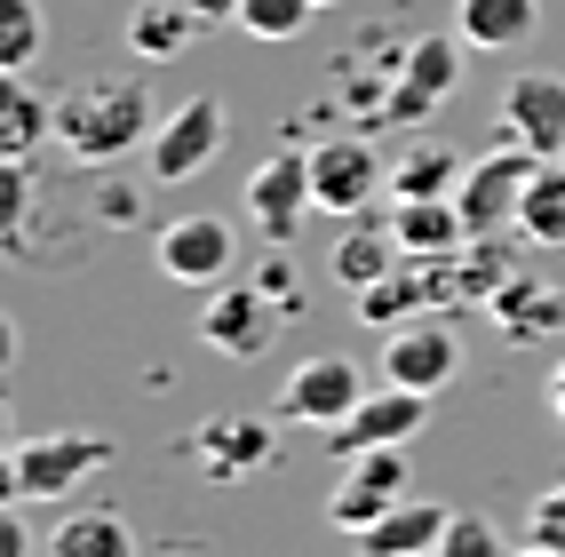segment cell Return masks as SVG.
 <instances>
[{"mask_svg": "<svg viewBox=\"0 0 565 557\" xmlns=\"http://www.w3.org/2000/svg\"><path fill=\"white\" fill-rule=\"evenodd\" d=\"M56 143L72 168H111L152 143V88L136 72H88L56 96Z\"/></svg>", "mask_w": 565, "mask_h": 557, "instance_id": "obj_1", "label": "cell"}, {"mask_svg": "<svg viewBox=\"0 0 565 557\" xmlns=\"http://www.w3.org/2000/svg\"><path fill=\"white\" fill-rule=\"evenodd\" d=\"M462 56H470V49H462V32H455V24H446V32H423V41H406L398 64H391L383 111H391L398 128H423L430 111L462 88Z\"/></svg>", "mask_w": 565, "mask_h": 557, "instance_id": "obj_2", "label": "cell"}, {"mask_svg": "<svg viewBox=\"0 0 565 557\" xmlns=\"http://www.w3.org/2000/svg\"><path fill=\"white\" fill-rule=\"evenodd\" d=\"M534 152H518V143H494V152H478L455 183V207L470 223V239H510L518 232V207H525V183H534Z\"/></svg>", "mask_w": 565, "mask_h": 557, "instance_id": "obj_3", "label": "cell"}, {"mask_svg": "<svg viewBox=\"0 0 565 557\" xmlns=\"http://www.w3.org/2000/svg\"><path fill=\"white\" fill-rule=\"evenodd\" d=\"M446 303H462L455 255H406L391 279H374V287L351 294L359 326H374V334H391V326H406V319H430V311H446Z\"/></svg>", "mask_w": 565, "mask_h": 557, "instance_id": "obj_4", "label": "cell"}, {"mask_svg": "<svg viewBox=\"0 0 565 557\" xmlns=\"http://www.w3.org/2000/svg\"><path fill=\"white\" fill-rule=\"evenodd\" d=\"M279 294L271 287H239V279H223V287H207V311H200V343L215 351V358H263L279 343Z\"/></svg>", "mask_w": 565, "mask_h": 557, "instance_id": "obj_5", "label": "cell"}, {"mask_svg": "<svg viewBox=\"0 0 565 557\" xmlns=\"http://www.w3.org/2000/svg\"><path fill=\"white\" fill-rule=\"evenodd\" d=\"M152 264H160V279H175V287H223L232 279V264H239V232L223 215H175V223H160L152 232Z\"/></svg>", "mask_w": 565, "mask_h": 557, "instance_id": "obj_6", "label": "cell"}, {"mask_svg": "<svg viewBox=\"0 0 565 557\" xmlns=\"http://www.w3.org/2000/svg\"><path fill=\"white\" fill-rule=\"evenodd\" d=\"M383 192H391V160L374 152L366 136L311 143V200H319V215H366Z\"/></svg>", "mask_w": 565, "mask_h": 557, "instance_id": "obj_7", "label": "cell"}, {"mask_svg": "<svg viewBox=\"0 0 565 557\" xmlns=\"http://www.w3.org/2000/svg\"><path fill=\"white\" fill-rule=\"evenodd\" d=\"M104 462H111V438H96V430L17 438V478H24V502H64V494H81Z\"/></svg>", "mask_w": 565, "mask_h": 557, "instance_id": "obj_8", "label": "cell"}, {"mask_svg": "<svg viewBox=\"0 0 565 557\" xmlns=\"http://www.w3.org/2000/svg\"><path fill=\"white\" fill-rule=\"evenodd\" d=\"M303 215H319V200H311V143H287V152H271L247 175V223L271 247H287L295 232H303Z\"/></svg>", "mask_w": 565, "mask_h": 557, "instance_id": "obj_9", "label": "cell"}, {"mask_svg": "<svg viewBox=\"0 0 565 557\" xmlns=\"http://www.w3.org/2000/svg\"><path fill=\"white\" fill-rule=\"evenodd\" d=\"M455 375H462V334L446 326V311H430V319H406V326H391V334H383V383L438 398Z\"/></svg>", "mask_w": 565, "mask_h": 557, "instance_id": "obj_10", "label": "cell"}, {"mask_svg": "<svg viewBox=\"0 0 565 557\" xmlns=\"http://www.w3.org/2000/svg\"><path fill=\"white\" fill-rule=\"evenodd\" d=\"M406 446H374V454H351L343 478H334V494H327V517L343 534H366V526H383V517L406 502Z\"/></svg>", "mask_w": 565, "mask_h": 557, "instance_id": "obj_11", "label": "cell"}, {"mask_svg": "<svg viewBox=\"0 0 565 557\" xmlns=\"http://www.w3.org/2000/svg\"><path fill=\"white\" fill-rule=\"evenodd\" d=\"M215 152H223V104L192 96V104H175L168 120L152 128V143H143V175H152V183H192L200 168H215Z\"/></svg>", "mask_w": 565, "mask_h": 557, "instance_id": "obj_12", "label": "cell"}, {"mask_svg": "<svg viewBox=\"0 0 565 557\" xmlns=\"http://www.w3.org/2000/svg\"><path fill=\"white\" fill-rule=\"evenodd\" d=\"M423 422H430V398H423V390L383 383V390H366L351 415L327 430V446L351 462V454H374V446H414V438H423Z\"/></svg>", "mask_w": 565, "mask_h": 557, "instance_id": "obj_13", "label": "cell"}, {"mask_svg": "<svg viewBox=\"0 0 565 557\" xmlns=\"http://www.w3.org/2000/svg\"><path fill=\"white\" fill-rule=\"evenodd\" d=\"M359 398H366V375H359L351 358H334V351H327V358H303V366H295V375L279 383V415L327 438Z\"/></svg>", "mask_w": 565, "mask_h": 557, "instance_id": "obj_14", "label": "cell"}, {"mask_svg": "<svg viewBox=\"0 0 565 557\" xmlns=\"http://www.w3.org/2000/svg\"><path fill=\"white\" fill-rule=\"evenodd\" d=\"M502 143L534 160H565V72H518L502 96Z\"/></svg>", "mask_w": 565, "mask_h": 557, "instance_id": "obj_15", "label": "cell"}, {"mask_svg": "<svg viewBox=\"0 0 565 557\" xmlns=\"http://www.w3.org/2000/svg\"><path fill=\"white\" fill-rule=\"evenodd\" d=\"M271 454H279V438H271L263 415H215V422L192 430V462L215 478V486H239V478L271 470Z\"/></svg>", "mask_w": 565, "mask_h": 557, "instance_id": "obj_16", "label": "cell"}, {"mask_svg": "<svg viewBox=\"0 0 565 557\" xmlns=\"http://www.w3.org/2000/svg\"><path fill=\"white\" fill-rule=\"evenodd\" d=\"M398 264H406V247H398V232H391V215H351L343 232H334V255H327V271L343 279L351 294L374 287V279H391Z\"/></svg>", "mask_w": 565, "mask_h": 557, "instance_id": "obj_17", "label": "cell"}, {"mask_svg": "<svg viewBox=\"0 0 565 557\" xmlns=\"http://www.w3.org/2000/svg\"><path fill=\"white\" fill-rule=\"evenodd\" d=\"M49 136H56V104L24 88V72H0V168H32Z\"/></svg>", "mask_w": 565, "mask_h": 557, "instance_id": "obj_18", "label": "cell"}, {"mask_svg": "<svg viewBox=\"0 0 565 557\" xmlns=\"http://www.w3.org/2000/svg\"><path fill=\"white\" fill-rule=\"evenodd\" d=\"M446 526H455V510H446V502H398L383 526H366L351 542H359V557H430L446 542Z\"/></svg>", "mask_w": 565, "mask_h": 557, "instance_id": "obj_19", "label": "cell"}, {"mask_svg": "<svg viewBox=\"0 0 565 557\" xmlns=\"http://www.w3.org/2000/svg\"><path fill=\"white\" fill-rule=\"evenodd\" d=\"M534 24H542V0H462V9H455L462 49H486V56L525 49V41H534Z\"/></svg>", "mask_w": 565, "mask_h": 557, "instance_id": "obj_20", "label": "cell"}, {"mask_svg": "<svg viewBox=\"0 0 565 557\" xmlns=\"http://www.w3.org/2000/svg\"><path fill=\"white\" fill-rule=\"evenodd\" d=\"M486 319H494L510 343H550V334L565 326V294H557L550 279H525V271H518L494 303H486Z\"/></svg>", "mask_w": 565, "mask_h": 557, "instance_id": "obj_21", "label": "cell"}, {"mask_svg": "<svg viewBox=\"0 0 565 557\" xmlns=\"http://www.w3.org/2000/svg\"><path fill=\"white\" fill-rule=\"evenodd\" d=\"M391 232L406 255H462L470 247V223L455 200H398L391 207Z\"/></svg>", "mask_w": 565, "mask_h": 557, "instance_id": "obj_22", "label": "cell"}, {"mask_svg": "<svg viewBox=\"0 0 565 557\" xmlns=\"http://www.w3.org/2000/svg\"><path fill=\"white\" fill-rule=\"evenodd\" d=\"M41 557H136V534L120 510H72L64 526H49Z\"/></svg>", "mask_w": 565, "mask_h": 557, "instance_id": "obj_23", "label": "cell"}, {"mask_svg": "<svg viewBox=\"0 0 565 557\" xmlns=\"http://www.w3.org/2000/svg\"><path fill=\"white\" fill-rule=\"evenodd\" d=\"M192 41H200V17L183 9V0H143V9L128 17V49L143 64H175Z\"/></svg>", "mask_w": 565, "mask_h": 557, "instance_id": "obj_24", "label": "cell"}, {"mask_svg": "<svg viewBox=\"0 0 565 557\" xmlns=\"http://www.w3.org/2000/svg\"><path fill=\"white\" fill-rule=\"evenodd\" d=\"M518 239L525 247H565V160H542L518 207Z\"/></svg>", "mask_w": 565, "mask_h": 557, "instance_id": "obj_25", "label": "cell"}, {"mask_svg": "<svg viewBox=\"0 0 565 557\" xmlns=\"http://www.w3.org/2000/svg\"><path fill=\"white\" fill-rule=\"evenodd\" d=\"M455 183H462V152H446V143H414V152L391 160L398 200H455Z\"/></svg>", "mask_w": 565, "mask_h": 557, "instance_id": "obj_26", "label": "cell"}, {"mask_svg": "<svg viewBox=\"0 0 565 557\" xmlns=\"http://www.w3.org/2000/svg\"><path fill=\"white\" fill-rule=\"evenodd\" d=\"M49 49V17L41 0H0V72H32Z\"/></svg>", "mask_w": 565, "mask_h": 557, "instance_id": "obj_27", "label": "cell"}, {"mask_svg": "<svg viewBox=\"0 0 565 557\" xmlns=\"http://www.w3.org/2000/svg\"><path fill=\"white\" fill-rule=\"evenodd\" d=\"M319 17V0H239V32L247 41H303Z\"/></svg>", "mask_w": 565, "mask_h": 557, "instance_id": "obj_28", "label": "cell"}, {"mask_svg": "<svg viewBox=\"0 0 565 557\" xmlns=\"http://www.w3.org/2000/svg\"><path fill=\"white\" fill-rule=\"evenodd\" d=\"M525 549L565 557V486H542L534 502H525Z\"/></svg>", "mask_w": 565, "mask_h": 557, "instance_id": "obj_29", "label": "cell"}, {"mask_svg": "<svg viewBox=\"0 0 565 557\" xmlns=\"http://www.w3.org/2000/svg\"><path fill=\"white\" fill-rule=\"evenodd\" d=\"M430 557H502V534L486 526V517H455V526H446V542H438Z\"/></svg>", "mask_w": 565, "mask_h": 557, "instance_id": "obj_30", "label": "cell"}, {"mask_svg": "<svg viewBox=\"0 0 565 557\" xmlns=\"http://www.w3.org/2000/svg\"><path fill=\"white\" fill-rule=\"evenodd\" d=\"M24 207H32V175L24 168H0V247H17Z\"/></svg>", "mask_w": 565, "mask_h": 557, "instance_id": "obj_31", "label": "cell"}, {"mask_svg": "<svg viewBox=\"0 0 565 557\" xmlns=\"http://www.w3.org/2000/svg\"><path fill=\"white\" fill-rule=\"evenodd\" d=\"M0 557H41V542H32V526L17 517V502H0Z\"/></svg>", "mask_w": 565, "mask_h": 557, "instance_id": "obj_32", "label": "cell"}, {"mask_svg": "<svg viewBox=\"0 0 565 557\" xmlns=\"http://www.w3.org/2000/svg\"><path fill=\"white\" fill-rule=\"evenodd\" d=\"M183 9L200 17V32H215V24H239V0H183Z\"/></svg>", "mask_w": 565, "mask_h": 557, "instance_id": "obj_33", "label": "cell"}, {"mask_svg": "<svg viewBox=\"0 0 565 557\" xmlns=\"http://www.w3.org/2000/svg\"><path fill=\"white\" fill-rule=\"evenodd\" d=\"M96 207H104V223H136L128 207H136V192H128V183H104V192H96Z\"/></svg>", "mask_w": 565, "mask_h": 557, "instance_id": "obj_34", "label": "cell"}, {"mask_svg": "<svg viewBox=\"0 0 565 557\" xmlns=\"http://www.w3.org/2000/svg\"><path fill=\"white\" fill-rule=\"evenodd\" d=\"M0 502H24V478H17V446L0 454Z\"/></svg>", "mask_w": 565, "mask_h": 557, "instance_id": "obj_35", "label": "cell"}, {"mask_svg": "<svg viewBox=\"0 0 565 557\" xmlns=\"http://www.w3.org/2000/svg\"><path fill=\"white\" fill-rule=\"evenodd\" d=\"M17 366V319H0V375Z\"/></svg>", "mask_w": 565, "mask_h": 557, "instance_id": "obj_36", "label": "cell"}, {"mask_svg": "<svg viewBox=\"0 0 565 557\" xmlns=\"http://www.w3.org/2000/svg\"><path fill=\"white\" fill-rule=\"evenodd\" d=\"M550 415L565 422V366H557V375H550Z\"/></svg>", "mask_w": 565, "mask_h": 557, "instance_id": "obj_37", "label": "cell"}, {"mask_svg": "<svg viewBox=\"0 0 565 557\" xmlns=\"http://www.w3.org/2000/svg\"><path fill=\"white\" fill-rule=\"evenodd\" d=\"M9 446H17V438H9V398H0V454H9Z\"/></svg>", "mask_w": 565, "mask_h": 557, "instance_id": "obj_38", "label": "cell"}, {"mask_svg": "<svg viewBox=\"0 0 565 557\" xmlns=\"http://www.w3.org/2000/svg\"><path fill=\"white\" fill-rule=\"evenodd\" d=\"M319 9H334V0H319Z\"/></svg>", "mask_w": 565, "mask_h": 557, "instance_id": "obj_39", "label": "cell"}, {"mask_svg": "<svg viewBox=\"0 0 565 557\" xmlns=\"http://www.w3.org/2000/svg\"><path fill=\"white\" fill-rule=\"evenodd\" d=\"M168 557H183V549H168Z\"/></svg>", "mask_w": 565, "mask_h": 557, "instance_id": "obj_40", "label": "cell"}]
</instances>
